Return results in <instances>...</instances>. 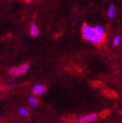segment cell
Returning a JSON list of instances; mask_svg holds the SVG:
<instances>
[{
	"label": "cell",
	"mask_w": 122,
	"mask_h": 123,
	"mask_svg": "<svg viewBox=\"0 0 122 123\" xmlns=\"http://www.w3.org/2000/svg\"><path fill=\"white\" fill-rule=\"evenodd\" d=\"M83 38L85 40L89 41L92 44H100L105 40L106 37V28L103 25L91 26L85 24L82 26Z\"/></svg>",
	"instance_id": "1"
},
{
	"label": "cell",
	"mask_w": 122,
	"mask_h": 123,
	"mask_svg": "<svg viewBox=\"0 0 122 123\" xmlns=\"http://www.w3.org/2000/svg\"><path fill=\"white\" fill-rule=\"evenodd\" d=\"M29 64H24L21 66H16V67H13V68L10 69V74L12 76H19L22 75V74H24L26 72L29 70Z\"/></svg>",
	"instance_id": "2"
},
{
	"label": "cell",
	"mask_w": 122,
	"mask_h": 123,
	"mask_svg": "<svg viewBox=\"0 0 122 123\" xmlns=\"http://www.w3.org/2000/svg\"><path fill=\"white\" fill-rule=\"evenodd\" d=\"M97 114H86V115H84L82 117H80L79 120H78V122L79 123H91L92 121H95L97 119Z\"/></svg>",
	"instance_id": "3"
},
{
	"label": "cell",
	"mask_w": 122,
	"mask_h": 123,
	"mask_svg": "<svg viewBox=\"0 0 122 123\" xmlns=\"http://www.w3.org/2000/svg\"><path fill=\"white\" fill-rule=\"evenodd\" d=\"M45 92H46V87L41 84H37L32 88V92L35 95H42Z\"/></svg>",
	"instance_id": "4"
},
{
	"label": "cell",
	"mask_w": 122,
	"mask_h": 123,
	"mask_svg": "<svg viewBox=\"0 0 122 123\" xmlns=\"http://www.w3.org/2000/svg\"><path fill=\"white\" fill-rule=\"evenodd\" d=\"M107 15L110 18H114L117 15V10L114 5H110L107 9Z\"/></svg>",
	"instance_id": "5"
},
{
	"label": "cell",
	"mask_w": 122,
	"mask_h": 123,
	"mask_svg": "<svg viewBox=\"0 0 122 123\" xmlns=\"http://www.w3.org/2000/svg\"><path fill=\"white\" fill-rule=\"evenodd\" d=\"M29 106H30L31 108L35 109L38 107V99L34 96H30L29 97Z\"/></svg>",
	"instance_id": "6"
},
{
	"label": "cell",
	"mask_w": 122,
	"mask_h": 123,
	"mask_svg": "<svg viewBox=\"0 0 122 123\" xmlns=\"http://www.w3.org/2000/svg\"><path fill=\"white\" fill-rule=\"evenodd\" d=\"M30 34L32 37H38L39 35V30H38L37 25L32 24L30 27Z\"/></svg>",
	"instance_id": "7"
},
{
	"label": "cell",
	"mask_w": 122,
	"mask_h": 123,
	"mask_svg": "<svg viewBox=\"0 0 122 123\" xmlns=\"http://www.w3.org/2000/svg\"><path fill=\"white\" fill-rule=\"evenodd\" d=\"M19 113H20V114H21L22 116H24V117H27V116H29V114H30V113H29L28 110H27L26 108H24V107L20 108Z\"/></svg>",
	"instance_id": "8"
},
{
	"label": "cell",
	"mask_w": 122,
	"mask_h": 123,
	"mask_svg": "<svg viewBox=\"0 0 122 123\" xmlns=\"http://www.w3.org/2000/svg\"><path fill=\"white\" fill-rule=\"evenodd\" d=\"M120 41H121V38H120V36L117 35V36H115L114 38H113V45H115V46H117V45H120Z\"/></svg>",
	"instance_id": "9"
},
{
	"label": "cell",
	"mask_w": 122,
	"mask_h": 123,
	"mask_svg": "<svg viewBox=\"0 0 122 123\" xmlns=\"http://www.w3.org/2000/svg\"><path fill=\"white\" fill-rule=\"evenodd\" d=\"M10 1H12V0H10Z\"/></svg>",
	"instance_id": "10"
}]
</instances>
